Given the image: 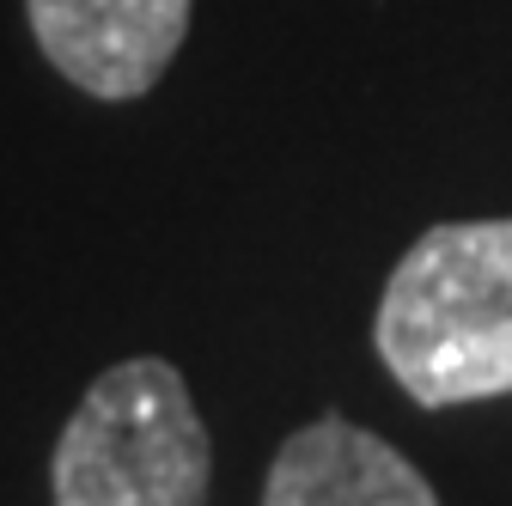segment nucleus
Masks as SVG:
<instances>
[{
  "label": "nucleus",
  "mask_w": 512,
  "mask_h": 506,
  "mask_svg": "<svg viewBox=\"0 0 512 506\" xmlns=\"http://www.w3.org/2000/svg\"><path fill=\"white\" fill-rule=\"evenodd\" d=\"M378 360L421 409L512 391V220L421 232L384 281Z\"/></svg>",
  "instance_id": "f257e3e1"
},
{
  "label": "nucleus",
  "mask_w": 512,
  "mask_h": 506,
  "mask_svg": "<svg viewBox=\"0 0 512 506\" xmlns=\"http://www.w3.org/2000/svg\"><path fill=\"white\" fill-rule=\"evenodd\" d=\"M55 506H208L214 446L171 360H122L92 378L49 458Z\"/></svg>",
  "instance_id": "f03ea898"
},
{
  "label": "nucleus",
  "mask_w": 512,
  "mask_h": 506,
  "mask_svg": "<svg viewBox=\"0 0 512 506\" xmlns=\"http://www.w3.org/2000/svg\"><path fill=\"white\" fill-rule=\"evenodd\" d=\"M196 0H25L43 61L86 98H147L189 37Z\"/></svg>",
  "instance_id": "7ed1b4c3"
},
{
  "label": "nucleus",
  "mask_w": 512,
  "mask_h": 506,
  "mask_svg": "<svg viewBox=\"0 0 512 506\" xmlns=\"http://www.w3.org/2000/svg\"><path fill=\"white\" fill-rule=\"evenodd\" d=\"M263 506H439V494L397 446L342 415H324L287 433L269 464Z\"/></svg>",
  "instance_id": "20e7f679"
}]
</instances>
